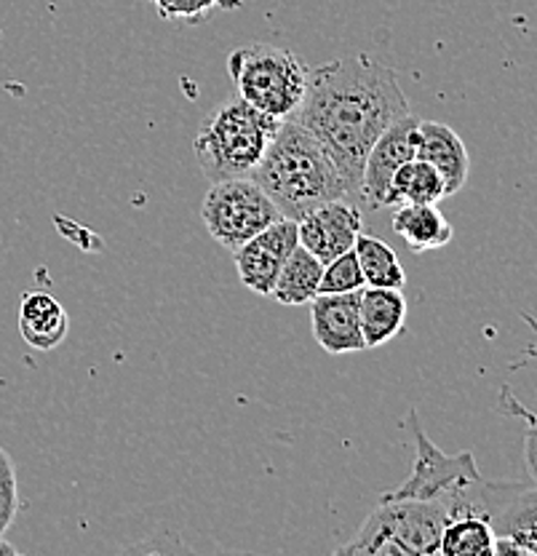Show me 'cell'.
<instances>
[{
	"label": "cell",
	"instance_id": "cell-1",
	"mask_svg": "<svg viewBox=\"0 0 537 556\" xmlns=\"http://www.w3.org/2000/svg\"><path fill=\"white\" fill-rule=\"evenodd\" d=\"M409 100L396 70L372 54L345 56L308 70V89L297 118L332 155L350 195L361 199V172L372 144L398 118Z\"/></svg>",
	"mask_w": 537,
	"mask_h": 556
},
{
	"label": "cell",
	"instance_id": "cell-2",
	"mask_svg": "<svg viewBox=\"0 0 537 556\" xmlns=\"http://www.w3.org/2000/svg\"><path fill=\"white\" fill-rule=\"evenodd\" d=\"M252 179L289 219L305 217L327 201L354 199L332 155L297 118L281 121Z\"/></svg>",
	"mask_w": 537,
	"mask_h": 556
},
{
	"label": "cell",
	"instance_id": "cell-3",
	"mask_svg": "<svg viewBox=\"0 0 537 556\" xmlns=\"http://www.w3.org/2000/svg\"><path fill=\"white\" fill-rule=\"evenodd\" d=\"M279 126L281 118L263 113L241 97L219 104L193 139L201 172L209 182L252 177Z\"/></svg>",
	"mask_w": 537,
	"mask_h": 556
},
{
	"label": "cell",
	"instance_id": "cell-4",
	"mask_svg": "<svg viewBox=\"0 0 537 556\" xmlns=\"http://www.w3.org/2000/svg\"><path fill=\"white\" fill-rule=\"evenodd\" d=\"M449 517L438 503L412 497H383L367 525L340 554L363 556H431L438 554Z\"/></svg>",
	"mask_w": 537,
	"mask_h": 556
},
{
	"label": "cell",
	"instance_id": "cell-5",
	"mask_svg": "<svg viewBox=\"0 0 537 556\" xmlns=\"http://www.w3.org/2000/svg\"><path fill=\"white\" fill-rule=\"evenodd\" d=\"M228 73L241 100L281 121L297 113L308 89L305 62L279 46H241L228 56Z\"/></svg>",
	"mask_w": 537,
	"mask_h": 556
},
{
	"label": "cell",
	"instance_id": "cell-6",
	"mask_svg": "<svg viewBox=\"0 0 537 556\" xmlns=\"http://www.w3.org/2000/svg\"><path fill=\"white\" fill-rule=\"evenodd\" d=\"M407 426L414 437V466L409 479L396 490L385 492L383 497H412V501H433L447 511L449 519L458 514V503L463 492L476 482L478 473L476 457L471 452L447 455L431 442L425 428L420 426L418 413L407 415Z\"/></svg>",
	"mask_w": 537,
	"mask_h": 556
},
{
	"label": "cell",
	"instance_id": "cell-7",
	"mask_svg": "<svg viewBox=\"0 0 537 556\" xmlns=\"http://www.w3.org/2000/svg\"><path fill=\"white\" fill-rule=\"evenodd\" d=\"M281 217H284L281 208L252 177L212 182L209 193L201 204V219H204L206 230L228 252L244 247L246 241L263 233L268 225Z\"/></svg>",
	"mask_w": 537,
	"mask_h": 556
},
{
	"label": "cell",
	"instance_id": "cell-8",
	"mask_svg": "<svg viewBox=\"0 0 537 556\" xmlns=\"http://www.w3.org/2000/svg\"><path fill=\"white\" fill-rule=\"evenodd\" d=\"M420 121L412 113L398 118L383 131V137L372 144L361 172V199L372 208L394 206V193L391 182L394 174L401 169L407 161L418 159L420 142Z\"/></svg>",
	"mask_w": 537,
	"mask_h": 556
},
{
	"label": "cell",
	"instance_id": "cell-9",
	"mask_svg": "<svg viewBox=\"0 0 537 556\" xmlns=\"http://www.w3.org/2000/svg\"><path fill=\"white\" fill-rule=\"evenodd\" d=\"M299 233H297V219L281 217L273 225L250 239L244 247L233 252L235 270H239L241 283L252 289L254 294H265L270 298L276 278H279L281 268H284L289 254L297 249Z\"/></svg>",
	"mask_w": 537,
	"mask_h": 556
},
{
	"label": "cell",
	"instance_id": "cell-10",
	"mask_svg": "<svg viewBox=\"0 0 537 556\" xmlns=\"http://www.w3.org/2000/svg\"><path fill=\"white\" fill-rule=\"evenodd\" d=\"M297 233L299 247L316 254L321 263H329L343 252H350L358 233H363L361 208L354 199L327 201L297 219Z\"/></svg>",
	"mask_w": 537,
	"mask_h": 556
},
{
	"label": "cell",
	"instance_id": "cell-11",
	"mask_svg": "<svg viewBox=\"0 0 537 556\" xmlns=\"http://www.w3.org/2000/svg\"><path fill=\"white\" fill-rule=\"evenodd\" d=\"M358 300H361V289L345 294H319L308 303L316 343L332 356L358 353L367 348L361 321H358Z\"/></svg>",
	"mask_w": 537,
	"mask_h": 556
},
{
	"label": "cell",
	"instance_id": "cell-12",
	"mask_svg": "<svg viewBox=\"0 0 537 556\" xmlns=\"http://www.w3.org/2000/svg\"><path fill=\"white\" fill-rule=\"evenodd\" d=\"M418 129V159L429 161L433 169L442 174L444 185H447V195L460 193L468 172H471L465 142L458 137V131L449 129L447 124H438V121H420Z\"/></svg>",
	"mask_w": 537,
	"mask_h": 556
},
{
	"label": "cell",
	"instance_id": "cell-13",
	"mask_svg": "<svg viewBox=\"0 0 537 556\" xmlns=\"http://www.w3.org/2000/svg\"><path fill=\"white\" fill-rule=\"evenodd\" d=\"M71 332V316L49 292H25L20 303V334L36 351H54Z\"/></svg>",
	"mask_w": 537,
	"mask_h": 556
},
{
	"label": "cell",
	"instance_id": "cell-14",
	"mask_svg": "<svg viewBox=\"0 0 537 556\" xmlns=\"http://www.w3.org/2000/svg\"><path fill=\"white\" fill-rule=\"evenodd\" d=\"M358 321L367 348L391 343L407 324V298L401 289L363 287L358 300Z\"/></svg>",
	"mask_w": 537,
	"mask_h": 556
},
{
	"label": "cell",
	"instance_id": "cell-15",
	"mask_svg": "<svg viewBox=\"0 0 537 556\" xmlns=\"http://www.w3.org/2000/svg\"><path fill=\"white\" fill-rule=\"evenodd\" d=\"M394 230L414 254L436 252L455 236L452 223L438 212V204H398Z\"/></svg>",
	"mask_w": 537,
	"mask_h": 556
},
{
	"label": "cell",
	"instance_id": "cell-16",
	"mask_svg": "<svg viewBox=\"0 0 537 556\" xmlns=\"http://www.w3.org/2000/svg\"><path fill=\"white\" fill-rule=\"evenodd\" d=\"M321 276V260L297 243V249L289 254L284 268H281L279 278H276L273 289H270V298L279 305H308L310 300L319 298Z\"/></svg>",
	"mask_w": 537,
	"mask_h": 556
},
{
	"label": "cell",
	"instance_id": "cell-17",
	"mask_svg": "<svg viewBox=\"0 0 537 556\" xmlns=\"http://www.w3.org/2000/svg\"><path fill=\"white\" fill-rule=\"evenodd\" d=\"M354 252L361 265V274L367 287H385V289H404L407 287V274L404 265L398 263V254L378 236L358 233Z\"/></svg>",
	"mask_w": 537,
	"mask_h": 556
},
{
	"label": "cell",
	"instance_id": "cell-18",
	"mask_svg": "<svg viewBox=\"0 0 537 556\" xmlns=\"http://www.w3.org/2000/svg\"><path fill=\"white\" fill-rule=\"evenodd\" d=\"M394 206L398 204H438L447 199V185L429 161L412 159L394 174L391 182Z\"/></svg>",
	"mask_w": 537,
	"mask_h": 556
},
{
	"label": "cell",
	"instance_id": "cell-19",
	"mask_svg": "<svg viewBox=\"0 0 537 556\" xmlns=\"http://www.w3.org/2000/svg\"><path fill=\"white\" fill-rule=\"evenodd\" d=\"M495 530L487 519L458 517L444 525L438 554L444 556H495Z\"/></svg>",
	"mask_w": 537,
	"mask_h": 556
},
{
	"label": "cell",
	"instance_id": "cell-20",
	"mask_svg": "<svg viewBox=\"0 0 537 556\" xmlns=\"http://www.w3.org/2000/svg\"><path fill=\"white\" fill-rule=\"evenodd\" d=\"M367 287L361 274V265H358L356 252H343L340 257L323 263V276H321V292L319 294H345V292H358V289Z\"/></svg>",
	"mask_w": 537,
	"mask_h": 556
},
{
	"label": "cell",
	"instance_id": "cell-21",
	"mask_svg": "<svg viewBox=\"0 0 537 556\" xmlns=\"http://www.w3.org/2000/svg\"><path fill=\"white\" fill-rule=\"evenodd\" d=\"M537 525V486L524 484L516 495L508 501V506L502 508V514L495 521V535H508V532L519 530V527Z\"/></svg>",
	"mask_w": 537,
	"mask_h": 556
},
{
	"label": "cell",
	"instance_id": "cell-22",
	"mask_svg": "<svg viewBox=\"0 0 537 556\" xmlns=\"http://www.w3.org/2000/svg\"><path fill=\"white\" fill-rule=\"evenodd\" d=\"M158 9L164 20L188 22V25H201L212 11L233 9L235 0H150Z\"/></svg>",
	"mask_w": 537,
	"mask_h": 556
},
{
	"label": "cell",
	"instance_id": "cell-23",
	"mask_svg": "<svg viewBox=\"0 0 537 556\" xmlns=\"http://www.w3.org/2000/svg\"><path fill=\"white\" fill-rule=\"evenodd\" d=\"M20 511V484H16V468L9 452L0 447V538L14 525Z\"/></svg>",
	"mask_w": 537,
	"mask_h": 556
},
{
	"label": "cell",
	"instance_id": "cell-24",
	"mask_svg": "<svg viewBox=\"0 0 537 556\" xmlns=\"http://www.w3.org/2000/svg\"><path fill=\"white\" fill-rule=\"evenodd\" d=\"M495 556H537V525L495 538Z\"/></svg>",
	"mask_w": 537,
	"mask_h": 556
},
{
	"label": "cell",
	"instance_id": "cell-25",
	"mask_svg": "<svg viewBox=\"0 0 537 556\" xmlns=\"http://www.w3.org/2000/svg\"><path fill=\"white\" fill-rule=\"evenodd\" d=\"M527 463L529 471H533V477L537 479V420L533 422V428H529L527 433Z\"/></svg>",
	"mask_w": 537,
	"mask_h": 556
},
{
	"label": "cell",
	"instance_id": "cell-26",
	"mask_svg": "<svg viewBox=\"0 0 537 556\" xmlns=\"http://www.w3.org/2000/svg\"><path fill=\"white\" fill-rule=\"evenodd\" d=\"M16 554H20V552H16V548L11 546L5 538H0V556H16Z\"/></svg>",
	"mask_w": 537,
	"mask_h": 556
}]
</instances>
